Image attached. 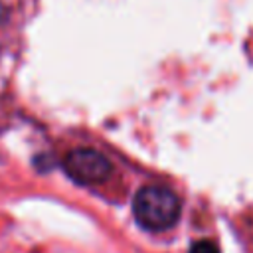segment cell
<instances>
[{
  "label": "cell",
  "mask_w": 253,
  "mask_h": 253,
  "mask_svg": "<svg viewBox=\"0 0 253 253\" xmlns=\"http://www.w3.org/2000/svg\"><path fill=\"white\" fill-rule=\"evenodd\" d=\"M132 213L140 227L148 231H164L178 221L180 200L164 186H144L134 196Z\"/></svg>",
  "instance_id": "cell-1"
},
{
  "label": "cell",
  "mask_w": 253,
  "mask_h": 253,
  "mask_svg": "<svg viewBox=\"0 0 253 253\" xmlns=\"http://www.w3.org/2000/svg\"><path fill=\"white\" fill-rule=\"evenodd\" d=\"M63 170L77 184H101L111 176L113 166L97 150L75 148L63 158Z\"/></svg>",
  "instance_id": "cell-2"
},
{
  "label": "cell",
  "mask_w": 253,
  "mask_h": 253,
  "mask_svg": "<svg viewBox=\"0 0 253 253\" xmlns=\"http://www.w3.org/2000/svg\"><path fill=\"white\" fill-rule=\"evenodd\" d=\"M188 253H219V249H217V245H215L213 241L204 239V241H196V243L190 247Z\"/></svg>",
  "instance_id": "cell-3"
},
{
  "label": "cell",
  "mask_w": 253,
  "mask_h": 253,
  "mask_svg": "<svg viewBox=\"0 0 253 253\" xmlns=\"http://www.w3.org/2000/svg\"><path fill=\"white\" fill-rule=\"evenodd\" d=\"M0 18H2V6H0Z\"/></svg>",
  "instance_id": "cell-4"
}]
</instances>
